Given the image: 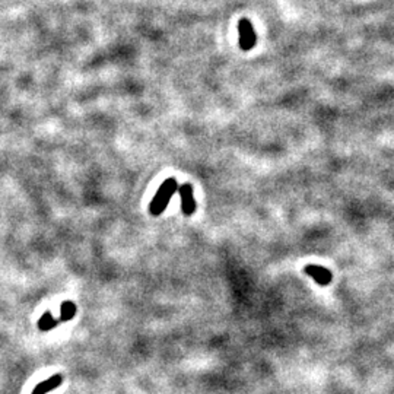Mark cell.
<instances>
[{
    "mask_svg": "<svg viewBox=\"0 0 394 394\" xmlns=\"http://www.w3.org/2000/svg\"><path fill=\"white\" fill-rule=\"evenodd\" d=\"M57 324H59V321L53 318L51 312L50 311H46L43 314V317L40 318V321H38V328L43 330V331H49V330L54 328Z\"/></svg>",
    "mask_w": 394,
    "mask_h": 394,
    "instance_id": "obj_7",
    "label": "cell"
},
{
    "mask_svg": "<svg viewBox=\"0 0 394 394\" xmlns=\"http://www.w3.org/2000/svg\"><path fill=\"white\" fill-rule=\"evenodd\" d=\"M76 315V305L72 301H65L60 307V320L59 321H69Z\"/></svg>",
    "mask_w": 394,
    "mask_h": 394,
    "instance_id": "obj_6",
    "label": "cell"
},
{
    "mask_svg": "<svg viewBox=\"0 0 394 394\" xmlns=\"http://www.w3.org/2000/svg\"><path fill=\"white\" fill-rule=\"evenodd\" d=\"M304 272H305L308 276H311V278H312L318 285H321V286L328 285V283L331 282V279H333L331 272H330L328 269L323 267V266H318V264H308V266H305Z\"/></svg>",
    "mask_w": 394,
    "mask_h": 394,
    "instance_id": "obj_4",
    "label": "cell"
},
{
    "mask_svg": "<svg viewBox=\"0 0 394 394\" xmlns=\"http://www.w3.org/2000/svg\"><path fill=\"white\" fill-rule=\"evenodd\" d=\"M63 382V375L60 374H56L47 379H44L43 382H40L38 385H35V388L33 390L31 394H47L49 391H53L54 388L60 387Z\"/></svg>",
    "mask_w": 394,
    "mask_h": 394,
    "instance_id": "obj_5",
    "label": "cell"
},
{
    "mask_svg": "<svg viewBox=\"0 0 394 394\" xmlns=\"http://www.w3.org/2000/svg\"><path fill=\"white\" fill-rule=\"evenodd\" d=\"M178 193H180V197H181V209H182V213L185 216L193 215L194 211H196V200H194V196H193V187H191V184H188V182L182 184L181 187H178Z\"/></svg>",
    "mask_w": 394,
    "mask_h": 394,
    "instance_id": "obj_3",
    "label": "cell"
},
{
    "mask_svg": "<svg viewBox=\"0 0 394 394\" xmlns=\"http://www.w3.org/2000/svg\"><path fill=\"white\" fill-rule=\"evenodd\" d=\"M177 190H178V184H177L175 178H168V180H165V181L161 184L159 190L156 191L155 197H153L152 202H150V205H149V212H150V215H153V216L161 215V213L165 211L166 205L169 203L171 197L174 196V193H175Z\"/></svg>",
    "mask_w": 394,
    "mask_h": 394,
    "instance_id": "obj_1",
    "label": "cell"
},
{
    "mask_svg": "<svg viewBox=\"0 0 394 394\" xmlns=\"http://www.w3.org/2000/svg\"><path fill=\"white\" fill-rule=\"evenodd\" d=\"M238 33H240V49L244 51L251 50L256 46V33L251 25V22L247 18H243L238 24Z\"/></svg>",
    "mask_w": 394,
    "mask_h": 394,
    "instance_id": "obj_2",
    "label": "cell"
}]
</instances>
